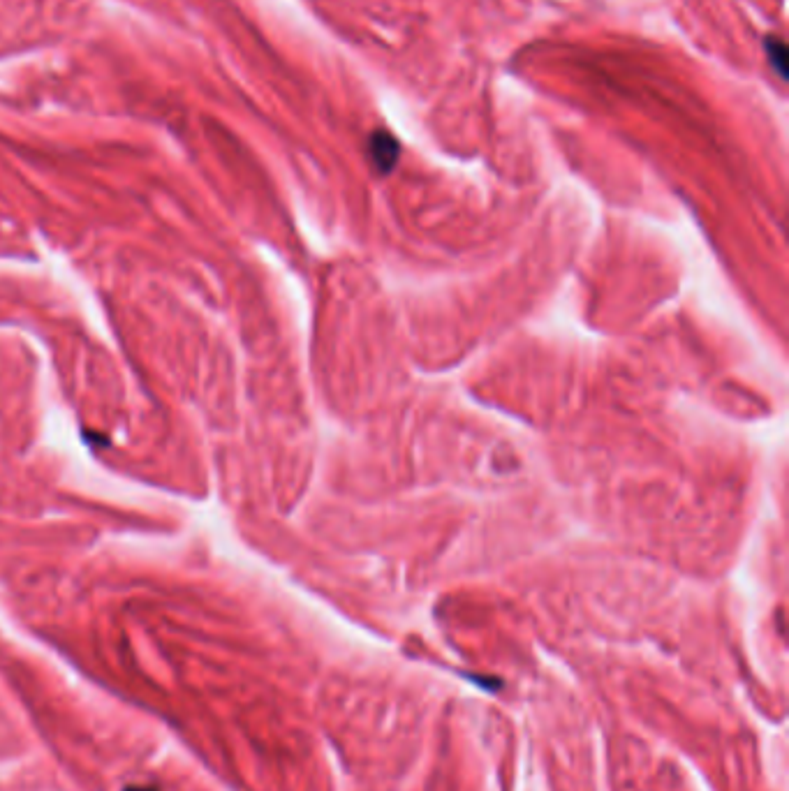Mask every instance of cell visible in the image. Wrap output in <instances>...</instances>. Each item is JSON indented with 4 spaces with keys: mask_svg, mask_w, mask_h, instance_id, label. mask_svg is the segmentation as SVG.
Segmentation results:
<instances>
[{
    "mask_svg": "<svg viewBox=\"0 0 789 791\" xmlns=\"http://www.w3.org/2000/svg\"><path fill=\"white\" fill-rule=\"evenodd\" d=\"M371 151H373V158H375V162H378V167L382 169V172H387V169L394 167V162L398 158V144L392 135H387V132H378L371 142Z\"/></svg>",
    "mask_w": 789,
    "mask_h": 791,
    "instance_id": "cell-1",
    "label": "cell"
},
{
    "mask_svg": "<svg viewBox=\"0 0 789 791\" xmlns=\"http://www.w3.org/2000/svg\"><path fill=\"white\" fill-rule=\"evenodd\" d=\"M766 51H769V61L773 63V68L780 77H787V47L785 42H780L776 38L766 40Z\"/></svg>",
    "mask_w": 789,
    "mask_h": 791,
    "instance_id": "cell-2",
    "label": "cell"
},
{
    "mask_svg": "<svg viewBox=\"0 0 789 791\" xmlns=\"http://www.w3.org/2000/svg\"><path fill=\"white\" fill-rule=\"evenodd\" d=\"M123 791H160V789L149 787V785H132V787H125Z\"/></svg>",
    "mask_w": 789,
    "mask_h": 791,
    "instance_id": "cell-3",
    "label": "cell"
}]
</instances>
